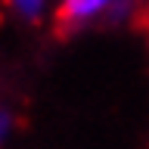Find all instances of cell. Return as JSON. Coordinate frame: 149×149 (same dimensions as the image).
Wrapping results in <instances>:
<instances>
[{"mask_svg":"<svg viewBox=\"0 0 149 149\" xmlns=\"http://www.w3.org/2000/svg\"><path fill=\"white\" fill-rule=\"evenodd\" d=\"M124 0H56L53 13L65 28H87L100 19L112 16Z\"/></svg>","mask_w":149,"mask_h":149,"instance_id":"6da1fadb","label":"cell"},{"mask_svg":"<svg viewBox=\"0 0 149 149\" xmlns=\"http://www.w3.org/2000/svg\"><path fill=\"white\" fill-rule=\"evenodd\" d=\"M9 130H13V118H9L6 112L0 109V149H3V143H6V137H9Z\"/></svg>","mask_w":149,"mask_h":149,"instance_id":"3957f363","label":"cell"},{"mask_svg":"<svg viewBox=\"0 0 149 149\" xmlns=\"http://www.w3.org/2000/svg\"><path fill=\"white\" fill-rule=\"evenodd\" d=\"M22 22H40L44 16H50L56 0H3Z\"/></svg>","mask_w":149,"mask_h":149,"instance_id":"7a4b0ae2","label":"cell"}]
</instances>
